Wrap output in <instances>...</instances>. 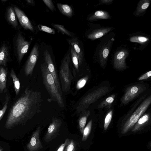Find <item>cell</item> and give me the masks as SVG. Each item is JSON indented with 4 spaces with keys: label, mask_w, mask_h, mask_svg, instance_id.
<instances>
[{
    "label": "cell",
    "mask_w": 151,
    "mask_h": 151,
    "mask_svg": "<svg viewBox=\"0 0 151 151\" xmlns=\"http://www.w3.org/2000/svg\"><path fill=\"white\" fill-rule=\"evenodd\" d=\"M43 101L41 93L26 88L10 108L5 124L7 129L25 124L37 112Z\"/></svg>",
    "instance_id": "obj_1"
},
{
    "label": "cell",
    "mask_w": 151,
    "mask_h": 151,
    "mask_svg": "<svg viewBox=\"0 0 151 151\" xmlns=\"http://www.w3.org/2000/svg\"><path fill=\"white\" fill-rule=\"evenodd\" d=\"M40 69L44 84L50 97L57 102L60 107H63L64 101L62 93L57 88L54 78L45 62L41 64Z\"/></svg>",
    "instance_id": "obj_2"
},
{
    "label": "cell",
    "mask_w": 151,
    "mask_h": 151,
    "mask_svg": "<svg viewBox=\"0 0 151 151\" xmlns=\"http://www.w3.org/2000/svg\"><path fill=\"white\" fill-rule=\"evenodd\" d=\"M109 91L108 87L102 86L88 94L77 103L76 113H80L85 111L91 104L105 95Z\"/></svg>",
    "instance_id": "obj_3"
},
{
    "label": "cell",
    "mask_w": 151,
    "mask_h": 151,
    "mask_svg": "<svg viewBox=\"0 0 151 151\" xmlns=\"http://www.w3.org/2000/svg\"><path fill=\"white\" fill-rule=\"evenodd\" d=\"M70 52H68L63 58L59 72L61 89L64 92L70 91L73 78L70 68Z\"/></svg>",
    "instance_id": "obj_4"
},
{
    "label": "cell",
    "mask_w": 151,
    "mask_h": 151,
    "mask_svg": "<svg viewBox=\"0 0 151 151\" xmlns=\"http://www.w3.org/2000/svg\"><path fill=\"white\" fill-rule=\"evenodd\" d=\"M151 103V96L146 99L133 113L125 124L123 132H126L129 129L137 122L140 117L147 110Z\"/></svg>",
    "instance_id": "obj_5"
},
{
    "label": "cell",
    "mask_w": 151,
    "mask_h": 151,
    "mask_svg": "<svg viewBox=\"0 0 151 151\" xmlns=\"http://www.w3.org/2000/svg\"><path fill=\"white\" fill-rule=\"evenodd\" d=\"M147 89L146 87L142 84H137L127 88L121 99L122 104L125 105L143 93Z\"/></svg>",
    "instance_id": "obj_6"
},
{
    "label": "cell",
    "mask_w": 151,
    "mask_h": 151,
    "mask_svg": "<svg viewBox=\"0 0 151 151\" xmlns=\"http://www.w3.org/2000/svg\"><path fill=\"white\" fill-rule=\"evenodd\" d=\"M30 42L23 36L19 33L17 35L15 43V48L17 61L20 63L24 55L28 50Z\"/></svg>",
    "instance_id": "obj_7"
},
{
    "label": "cell",
    "mask_w": 151,
    "mask_h": 151,
    "mask_svg": "<svg viewBox=\"0 0 151 151\" xmlns=\"http://www.w3.org/2000/svg\"><path fill=\"white\" fill-rule=\"evenodd\" d=\"M39 55L38 46L36 44L31 50L25 64L24 72L26 76L32 75Z\"/></svg>",
    "instance_id": "obj_8"
},
{
    "label": "cell",
    "mask_w": 151,
    "mask_h": 151,
    "mask_svg": "<svg viewBox=\"0 0 151 151\" xmlns=\"http://www.w3.org/2000/svg\"><path fill=\"white\" fill-rule=\"evenodd\" d=\"M62 124L60 119L56 118H53L44 137V140L46 142H49L56 137Z\"/></svg>",
    "instance_id": "obj_9"
},
{
    "label": "cell",
    "mask_w": 151,
    "mask_h": 151,
    "mask_svg": "<svg viewBox=\"0 0 151 151\" xmlns=\"http://www.w3.org/2000/svg\"><path fill=\"white\" fill-rule=\"evenodd\" d=\"M43 55L45 62L46 64L48 70L52 75L56 86L60 92L62 93V90L58 77L51 56L47 50L44 51Z\"/></svg>",
    "instance_id": "obj_10"
},
{
    "label": "cell",
    "mask_w": 151,
    "mask_h": 151,
    "mask_svg": "<svg viewBox=\"0 0 151 151\" xmlns=\"http://www.w3.org/2000/svg\"><path fill=\"white\" fill-rule=\"evenodd\" d=\"M40 128L39 127L33 132L27 147L29 151H37L43 148L40 139Z\"/></svg>",
    "instance_id": "obj_11"
},
{
    "label": "cell",
    "mask_w": 151,
    "mask_h": 151,
    "mask_svg": "<svg viewBox=\"0 0 151 151\" xmlns=\"http://www.w3.org/2000/svg\"><path fill=\"white\" fill-rule=\"evenodd\" d=\"M14 9L21 26L26 29L33 31L34 29L33 25L24 12L16 6L14 7Z\"/></svg>",
    "instance_id": "obj_12"
},
{
    "label": "cell",
    "mask_w": 151,
    "mask_h": 151,
    "mask_svg": "<svg viewBox=\"0 0 151 151\" xmlns=\"http://www.w3.org/2000/svg\"><path fill=\"white\" fill-rule=\"evenodd\" d=\"M6 17L7 21L14 28H16L18 27L17 18L14 8L9 6L7 8Z\"/></svg>",
    "instance_id": "obj_13"
},
{
    "label": "cell",
    "mask_w": 151,
    "mask_h": 151,
    "mask_svg": "<svg viewBox=\"0 0 151 151\" xmlns=\"http://www.w3.org/2000/svg\"><path fill=\"white\" fill-rule=\"evenodd\" d=\"M9 51L8 46L3 44L0 48V65L6 67L9 58Z\"/></svg>",
    "instance_id": "obj_14"
},
{
    "label": "cell",
    "mask_w": 151,
    "mask_h": 151,
    "mask_svg": "<svg viewBox=\"0 0 151 151\" xmlns=\"http://www.w3.org/2000/svg\"><path fill=\"white\" fill-rule=\"evenodd\" d=\"M7 77V71L4 67H0V92H3L6 89Z\"/></svg>",
    "instance_id": "obj_15"
},
{
    "label": "cell",
    "mask_w": 151,
    "mask_h": 151,
    "mask_svg": "<svg viewBox=\"0 0 151 151\" xmlns=\"http://www.w3.org/2000/svg\"><path fill=\"white\" fill-rule=\"evenodd\" d=\"M69 42L78 55L79 65H81L82 62L83 55L79 43L76 39L73 38L68 40Z\"/></svg>",
    "instance_id": "obj_16"
},
{
    "label": "cell",
    "mask_w": 151,
    "mask_h": 151,
    "mask_svg": "<svg viewBox=\"0 0 151 151\" xmlns=\"http://www.w3.org/2000/svg\"><path fill=\"white\" fill-rule=\"evenodd\" d=\"M56 5L59 10L63 14L69 17H72L73 11L70 6L59 3H57Z\"/></svg>",
    "instance_id": "obj_17"
},
{
    "label": "cell",
    "mask_w": 151,
    "mask_h": 151,
    "mask_svg": "<svg viewBox=\"0 0 151 151\" xmlns=\"http://www.w3.org/2000/svg\"><path fill=\"white\" fill-rule=\"evenodd\" d=\"M78 120V124L80 130L83 133L88 118L89 116L90 112L89 110H86L81 113Z\"/></svg>",
    "instance_id": "obj_18"
},
{
    "label": "cell",
    "mask_w": 151,
    "mask_h": 151,
    "mask_svg": "<svg viewBox=\"0 0 151 151\" xmlns=\"http://www.w3.org/2000/svg\"><path fill=\"white\" fill-rule=\"evenodd\" d=\"M10 75L12 79L16 94L17 95L20 91V83L19 79L17 76L15 71L13 68H12L11 70Z\"/></svg>",
    "instance_id": "obj_19"
},
{
    "label": "cell",
    "mask_w": 151,
    "mask_h": 151,
    "mask_svg": "<svg viewBox=\"0 0 151 151\" xmlns=\"http://www.w3.org/2000/svg\"><path fill=\"white\" fill-rule=\"evenodd\" d=\"M72 59L74 66L77 72L79 71V63L77 55L72 47L70 49Z\"/></svg>",
    "instance_id": "obj_20"
},
{
    "label": "cell",
    "mask_w": 151,
    "mask_h": 151,
    "mask_svg": "<svg viewBox=\"0 0 151 151\" xmlns=\"http://www.w3.org/2000/svg\"><path fill=\"white\" fill-rule=\"evenodd\" d=\"M92 123V120H91L84 128L83 132L82 141L86 140L91 130Z\"/></svg>",
    "instance_id": "obj_21"
},
{
    "label": "cell",
    "mask_w": 151,
    "mask_h": 151,
    "mask_svg": "<svg viewBox=\"0 0 151 151\" xmlns=\"http://www.w3.org/2000/svg\"><path fill=\"white\" fill-rule=\"evenodd\" d=\"M115 97V95L112 94L108 97L99 105L98 108H101L111 105L114 101Z\"/></svg>",
    "instance_id": "obj_22"
},
{
    "label": "cell",
    "mask_w": 151,
    "mask_h": 151,
    "mask_svg": "<svg viewBox=\"0 0 151 151\" xmlns=\"http://www.w3.org/2000/svg\"><path fill=\"white\" fill-rule=\"evenodd\" d=\"M10 99V96L8 94H6L3 106L1 109H0V121L2 118L8 108Z\"/></svg>",
    "instance_id": "obj_23"
},
{
    "label": "cell",
    "mask_w": 151,
    "mask_h": 151,
    "mask_svg": "<svg viewBox=\"0 0 151 151\" xmlns=\"http://www.w3.org/2000/svg\"><path fill=\"white\" fill-rule=\"evenodd\" d=\"M51 25L62 34L71 37L72 35L70 32L66 29L63 25L55 24H52Z\"/></svg>",
    "instance_id": "obj_24"
},
{
    "label": "cell",
    "mask_w": 151,
    "mask_h": 151,
    "mask_svg": "<svg viewBox=\"0 0 151 151\" xmlns=\"http://www.w3.org/2000/svg\"><path fill=\"white\" fill-rule=\"evenodd\" d=\"M113 115V111H110L107 114L104 119V127L105 130L108 128L111 122Z\"/></svg>",
    "instance_id": "obj_25"
},
{
    "label": "cell",
    "mask_w": 151,
    "mask_h": 151,
    "mask_svg": "<svg viewBox=\"0 0 151 151\" xmlns=\"http://www.w3.org/2000/svg\"><path fill=\"white\" fill-rule=\"evenodd\" d=\"M149 114H145L142 116L138 120L136 128H137L148 121L149 118Z\"/></svg>",
    "instance_id": "obj_26"
},
{
    "label": "cell",
    "mask_w": 151,
    "mask_h": 151,
    "mask_svg": "<svg viewBox=\"0 0 151 151\" xmlns=\"http://www.w3.org/2000/svg\"><path fill=\"white\" fill-rule=\"evenodd\" d=\"M38 27L39 30L41 31L52 34H55V32L54 29L47 26L39 24L38 25Z\"/></svg>",
    "instance_id": "obj_27"
},
{
    "label": "cell",
    "mask_w": 151,
    "mask_h": 151,
    "mask_svg": "<svg viewBox=\"0 0 151 151\" xmlns=\"http://www.w3.org/2000/svg\"><path fill=\"white\" fill-rule=\"evenodd\" d=\"M88 78V76H86L79 80L77 83L76 88L79 90L83 88L86 83Z\"/></svg>",
    "instance_id": "obj_28"
},
{
    "label": "cell",
    "mask_w": 151,
    "mask_h": 151,
    "mask_svg": "<svg viewBox=\"0 0 151 151\" xmlns=\"http://www.w3.org/2000/svg\"><path fill=\"white\" fill-rule=\"evenodd\" d=\"M65 147L64 151H75L76 149V143L72 139L69 140Z\"/></svg>",
    "instance_id": "obj_29"
},
{
    "label": "cell",
    "mask_w": 151,
    "mask_h": 151,
    "mask_svg": "<svg viewBox=\"0 0 151 151\" xmlns=\"http://www.w3.org/2000/svg\"><path fill=\"white\" fill-rule=\"evenodd\" d=\"M45 5L52 11L55 10V8L52 1L51 0H43Z\"/></svg>",
    "instance_id": "obj_30"
},
{
    "label": "cell",
    "mask_w": 151,
    "mask_h": 151,
    "mask_svg": "<svg viewBox=\"0 0 151 151\" xmlns=\"http://www.w3.org/2000/svg\"><path fill=\"white\" fill-rule=\"evenodd\" d=\"M151 76V71H150L147 72L144 74L142 75L139 78L138 80H142L146 79Z\"/></svg>",
    "instance_id": "obj_31"
},
{
    "label": "cell",
    "mask_w": 151,
    "mask_h": 151,
    "mask_svg": "<svg viewBox=\"0 0 151 151\" xmlns=\"http://www.w3.org/2000/svg\"><path fill=\"white\" fill-rule=\"evenodd\" d=\"M69 139H66L64 142L59 147L57 151H63L66 145L69 142Z\"/></svg>",
    "instance_id": "obj_32"
},
{
    "label": "cell",
    "mask_w": 151,
    "mask_h": 151,
    "mask_svg": "<svg viewBox=\"0 0 151 151\" xmlns=\"http://www.w3.org/2000/svg\"><path fill=\"white\" fill-rule=\"evenodd\" d=\"M124 53L122 51L121 52L119 53L117 56V58L118 60L121 59L124 56Z\"/></svg>",
    "instance_id": "obj_33"
},
{
    "label": "cell",
    "mask_w": 151,
    "mask_h": 151,
    "mask_svg": "<svg viewBox=\"0 0 151 151\" xmlns=\"http://www.w3.org/2000/svg\"><path fill=\"white\" fill-rule=\"evenodd\" d=\"M109 53V50L107 48L104 50L103 52V55L104 58H106L108 56Z\"/></svg>",
    "instance_id": "obj_34"
},
{
    "label": "cell",
    "mask_w": 151,
    "mask_h": 151,
    "mask_svg": "<svg viewBox=\"0 0 151 151\" xmlns=\"http://www.w3.org/2000/svg\"><path fill=\"white\" fill-rule=\"evenodd\" d=\"M104 13L101 11H98L96 12L94 14L97 16H102L104 15Z\"/></svg>",
    "instance_id": "obj_35"
},
{
    "label": "cell",
    "mask_w": 151,
    "mask_h": 151,
    "mask_svg": "<svg viewBox=\"0 0 151 151\" xmlns=\"http://www.w3.org/2000/svg\"><path fill=\"white\" fill-rule=\"evenodd\" d=\"M138 39L139 41L142 42H146L148 40L147 38L143 37H139Z\"/></svg>",
    "instance_id": "obj_36"
},
{
    "label": "cell",
    "mask_w": 151,
    "mask_h": 151,
    "mask_svg": "<svg viewBox=\"0 0 151 151\" xmlns=\"http://www.w3.org/2000/svg\"><path fill=\"white\" fill-rule=\"evenodd\" d=\"M150 4L148 3H146L143 4L142 6V9H145L148 8Z\"/></svg>",
    "instance_id": "obj_37"
},
{
    "label": "cell",
    "mask_w": 151,
    "mask_h": 151,
    "mask_svg": "<svg viewBox=\"0 0 151 151\" xmlns=\"http://www.w3.org/2000/svg\"><path fill=\"white\" fill-rule=\"evenodd\" d=\"M103 35V33L102 32H99L96 34L95 35V37L96 38H98L101 37Z\"/></svg>",
    "instance_id": "obj_38"
},
{
    "label": "cell",
    "mask_w": 151,
    "mask_h": 151,
    "mask_svg": "<svg viewBox=\"0 0 151 151\" xmlns=\"http://www.w3.org/2000/svg\"><path fill=\"white\" fill-rule=\"evenodd\" d=\"M26 1L29 4H33L34 3L33 1H34L31 0H26Z\"/></svg>",
    "instance_id": "obj_39"
},
{
    "label": "cell",
    "mask_w": 151,
    "mask_h": 151,
    "mask_svg": "<svg viewBox=\"0 0 151 151\" xmlns=\"http://www.w3.org/2000/svg\"><path fill=\"white\" fill-rule=\"evenodd\" d=\"M2 149L0 148V151H2Z\"/></svg>",
    "instance_id": "obj_40"
}]
</instances>
